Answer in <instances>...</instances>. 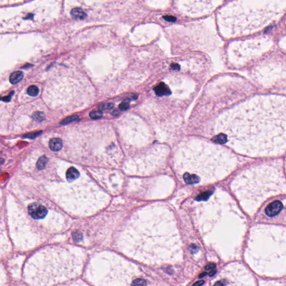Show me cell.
I'll return each instance as SVG.
<instances>
[{"mask_svg":"<svg viewBox=\"0 0 286 286\" xmlns=\"http://www.w3.org/2000/svg\"><path fill=\"white\" fill-rule=\"evenodd\" d=\"M78 119V116L77 115H72V116H69L67 118L63 120L61 122V125H66L68 124H69L72 122H73L76 121V120Z\"/></svg>","mask_w":286,"mask_h":286,"instance_id":"cell-11","label":"cell"},{"mask_svg":"<svg viewBox=\"0 0 286 286\" xmlns=\"http://www.w3.org/2000/svg\"><path fill=\"white\" fill-rule=\"evenodd\" d=\"M223 134L226 142L245 151L274 150L286 146V98L256 97L228 113Z\"/></svg>","mask_w":286,"mask_h":286,"instance_id":"cell-1","label":"cell"},{"mask_svg":"<svg viewBox=\"0 0 286 286\" xmlns=\"http://www.w3.org/2000/svg\"><path fill=\"white\" fill-rule=\"evenodd\" d=\"M129 103L126 102H123L122 103L120 104V105L119 106L120 109L122 110H126L128 109L129 108Z\"/></svg>","mask_w":286,"mask_h":286,"instance_id":"cell-18","label":"cell"},{"mask_svg":"<svg viewBox=\"0 0 286 286\" xmlns=\"http://www.w3.org/2000/svg\"><path fill=\"white\" fill-rule=\"evenodd\" d=\"M114 106L113 103H104L103 105H101L99 106L98 109L101 111H105V110H109L112 109Z\"/></svg>","mask_w":286,"mask_h":286,"instance_id":"cell-14","label":"cell"},{"mask_svg":"<svg viewBox=\"0 0 286 286\" xmlns=\"http://www.w3.org/2000/svg\"><path fill=\"white\" fill-rule=\"evenodd\" d=\"M211 195V192H204V193L201 194L200 195L198 196L196 199L199 200V201L206 200Z\"/></svg>","mask_w":286,"mask_h":286,"instance_id":"cell-15","label":"cell"},{"mask_svg":"<svg viewBox=\"0 0 286 286\" xmlns=\"http://www.w3.org/2000/svg\"><path fill=\"white\" fill-rule=\"evenodd\" d=\"M155 91L156 94L158 96L167 95L168 94V87L164 84H161L159 86L155 88Z\"/></svg>","mask_w":286,"mask_h":286,"instance_id":"cell-8","label":"cell"},{"mask_svg":"<svg viewBox=\"0 0 286 286\" xmlns=\"http://www.w3.org/2000/svg\"><path fill=\"white\" fill-rule=\"evenodd\" d=\"M27 93L30 96H36L39 93V88L35 86H31L28 88Z\"/></svg>","mask_w":286,"mask_h":286,"instance_id":"cell-10","label":"cell"},{"mask_svg":"<svg viewBox=\"0 0 286 286\" xmlns=\"http://www.w3.org/2000/svg\"><path fill=\"white\" fill-rule=\"evenodd\" d=\"M163 18H164V20H165L166 21H169V22H172V23H174L176 21V18L175 17L172 16H163Z\"/></svg>","mask_w":286,"mask_h":286,"instance_id":"cell-17","label":"cell"},{"mask_svg":"<svg viewBox=\"0 0 286 286\" xmlns=\"http://www.w3.org/2000/svg\"><path fill=\"white\" fill-rule=\"evenodd\" d=\"M103 116V113L101 111H93L90 113V117L93 120L100 119Z\"/></svg>","mask_w":286,"mask_h":286,"instance_id":"cell-12","label":"cell"},{"mask_svg":"<svg viewBox=\"0 0 286 286\" xmlns=\"http://www.w3.org/2000/svg\"><path fill=\"white\" fill-rule=\"evenodd\" d=\"M33 119L38 121H42L44 119V115L42 112H36L33 115Z\"/></svg>","mask_w":286,"mask_h":286,"instance_id":"cell-13","label":"cell"},{"mask_svg":"<svg viewBox=\"0 0 286 286\" xmlns=\"http://www.w3.org/2000/svg\"><path fill=\"white\" fill-rule=\"evenodd\" d=\"M207 275V273L206 272H204V273H202L199 275V278H202L203 277Z\"/></svg>","mask_w":286,"mask_h":286,"instance_id":"cell-24","label":"cell"},{"mask_svg":"<svg viewBox=\"0 0 286 286\" xmlns=\"http://www.w3.org/2000/svg\"><path fill=\"white\" fill-rule=\"evenodd\" d=\"M203 283H204V281H203V280H199V281H198V282H197L196 283H194V284H193V286H202V285L203 284Z\"/></svg>","mask_w":286,"mask_h":286,"instance_id":"cell-21","label":"cell"},{"mask_svg":"<svg viewBox=\"0 0 286 286\" xmlns=\"http://www.w3.org/2000/svg\"><path fill=\"white\" fill-rule=\"evenodd\" d=\"M132 286H146L147 285V284L146 283V281L144 280L136 279L133 281V282L132 283Z\"/></svg>","mask_w":286,"mask_h":286,"instance_id":"cell-16","label":"cell"},{"mask_svg":"<svg viewBox=\"0 0 286 286\" xmlns=\"http://www.w3.org/2000/svg\"><path fill=\"white\" fill-rule=\"evenodd\" d=\"M49 148L54 151H59L63 147V143L61 139L58 138H53L49 142Z\"/></svg>","mask_w":286,"mask_h":286,"instance_id":"cell-5","label":"cell"},{"mask_svg":"<svg viewBox=\"0 0 286 286\" xmlns=\"http://www.w3.org/2000/svg\"><path fill=\"white\" fill-rule=\"evenodd\" d=\"M216 273V270H212V271H211L210 273H209V276H213Z\"/></svg>","mask_w":286,"mask_h":286,"instance_id":"cell-23","label":"cell"},{"mask_svg":"<svg viewBox=\"0 0 286 286\" xmlns=\"http://www.w3.org/2000/svg\"><path fill=\"white\" fill-rule=\"evenodd\" d=\"M283 209V205L280 201H274L267 206L265 210L266 215L269 217H273L278 215Z\"/></svg>","mask_w":286,"mask_h":286,"instance_id":"cell-3","label":"cell"},{"mask_svg":"<svg viewBox=\"0 0 286 286\" xmlns=\"http://www.w3.org/2000/svg\"><path fill=\"white\" fill-rule=\"evenodd\" d=\"M23 77H24V74L21 71L14 72L10 76V83L13 84H17L22 80Z\"/></svg>","mask_w":286,"mask_h":286,"instance_id":"cell-6","label":"cell"},{"mask_svg":"<svg viewBox=\"0 0 286 286\" xmlns=\"http://www.w3.org/2000/svg\"><path fill=\"white\" fill-rule=\"evenodd\" d=\"M215 267L216 265L215 264H210L207 265L205 268L206 270H210V269H212L215 268Z\"/></svg>","mask_w":286,"mask_h":286,"instance_id":"cell-20","label":"cell"},{"mask_svg":"<svg viewBox=\"0 0 286 286\" xmlns=\"http://www.w3.org/2000/svg\"><path fill=\"white\" fill-rule=\"evenodd\" d=\"M71 15L77 19H84L86 17V13L84 10L78 8L72 9L71 11Z\"/></svg>","mask_w":286,"mask_h":286,"instance_id":"cell-7","label":"cell"},{"mask_svg":"<svg viewBox=\"0 0 286 286\" xmlns=\"http://www.w3.org/2000/svg\"><path fill=\"white\" fill-rule=\"evenodd\" d=\"M48 158L44 155H43V156H42V157L40 158L39 160L38 161V162H37V163H36V167L38 168V169L39 170L44 169L46 167V165L47 164V163H48Z\"/></svg>","mask_w":286,"mask_h":286,"instance_id":"cell-9","label":"cell"},{"mask_svg":"<svg viewBox=\"0 0 286 286\" xmlns=\"http://www.w3.org/2000/svg\"><path fill=\"white\" fill-rule=\"evenodd\" d=\"M82 235L80 233H79L78 232H76L74 235H73V238L74 239V240L76 241H79V240H80L82 239Z\"/></svg>","mask_w":286,"mask_h":286,"instance_id":"cell-19","label":"cell"},{"mask_svg":"<svg viewBox=\"0 0 286 286\" xmlns=\"http://www.w3.org/2000/svg\"><path fill=\"white\" fill-rule=\"evenodd\" d=\"M80 174L79 171L74 167L69 168L68 169L67 173H66V177L67 179L68 182H73L74 180H77L80 177Z\"/></svg>","mask_w":286,"mask_h":286,"instance_id":"cell-4","label":"cell"},{"mask_svg":"<svg viewBox=\"0 0 286 286\" xmlns=\"http://www.w3.org/2000/svg\"><path fill=\"white\" fill-rule=\"evenodd\" d=\"M28 212L33 219L38 220L45 217L48 214V210L39 203H33L28 207Z\"/></svg>","mask_w":286,"mask_h":286,"instance_id":"cell-2","label":"cell"},{"mask_svg":"<svg viewBox=\"0 0 286 286\" xmlns=\"http://www.w3.org/2000/svg\"><path fill=\"white\" fill-rule=\"evenodd\" d=\"M11 98V95L8 96L7 97H4L2 98V100H3V101H10Z\"/></svg>","mask_w":286,"mask_h":286,"instance_id":"cell-22","label":"cell"}]
</instances>
